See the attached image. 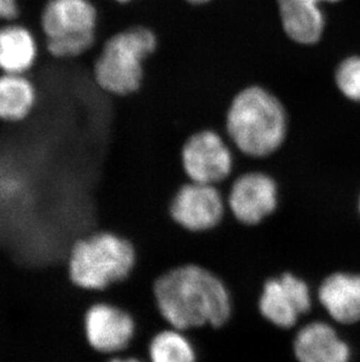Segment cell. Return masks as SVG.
Returning <instances> with one entry per match:
<instances>
[{
    "label": "cell",
    "mask_w": 360,
    "mask_h": 362,
    "mask_svg": "<svg viewBox=\"0 0 360 362\" xmlns=\"http://www.w3.org/2000/svg\"><path fill=\"white\" fill-rule=\"evenodd\" d=\"M37 58V44L31 32L19 25L0 28V69L7 74H23Z\"/></svg>",
    "instance_id": "5bb4252c"
},
{
    "label": "cell",
    "mask_w": 360,
    "mask_h": 362,
    "mask_svg": "<svg viewBox=\"0 0 360 362\" xmlns=\"http://www.w3.org/2000/svg\"><path fill=\"white\" fill-rule=\"evenodd\" d=\"M119 3H126V1H129V0H117Z\"/></svg>",
    "instance_id": "44dd1931"
},
{
    "label": "cell",
    "mask_w": 360,
    "mask_h": 362,
    "mask_svg": "<svg viewBox=\"0 0 360 362\" xmlns=\"http://www.w3.org/2000/svg\"><path fill=\"white\" fill-rule=\"evenodd\" d=\"M226 127L235 147L254 158H267L279 151L288 130L282 103L258 86L236 94L228 108Z\"/></svg>",
    "instance_id": "7a4b0ae2"
},
{
    "label": "cell",
    "mask_w": 360,
    "mask_h": 362,
    "mask_svg": "<svg viewBox=\"0 0 360 362\" xmlns=\"http://www.w3.org/2000/svg\"><path fill=\"white\" fill-rule=\"evenodd\" d=\"M17 14V0H0V21H11Z\"/></svg>",
    "instance_id": "ac0fdd59"
},
{
    "label": "cell",
    "mask_w": 360,
    "mask_h": 362,
    "mask_svg": "<svg viewBox=\"0 0 360 362\" xmlns=\"http://www.w3.org/2000/svg\"><path fill=\"white\" fill-rule=\"evenodd\" d=\"M35 90L23 74L0 76V119L16 122L28 117L35 106Z\"/></svg>",
    "instance_id": "9a60e30c"
},
{
    "label": "cell",
    "mask_w": 360,
    "mask_h": 362,
    "mask_svg": "<svg viewBox=\"0 0 360 362\" xmlns=\"http://www.w3.org/2000/svg\"><path fill=\"white\" fill-rule=\"evenodd\" d=\"M149 362H198L197 351L186 332L178 328H164L148 342Z\"/></svg>",
    "instance_id": "2e32d148"
},
{
    "label": "cell",
    "mask_w": 360,
    "mask_h": 362,
    "mask_svg": "<svg viewBox=\"0 0 360 362\" xmlns=\"http://www.w3.org/2000/svg\"><path fill=\"white\" fill-rule=\"evenodd\" d=\"M157 47L149 28H135L107 41L95 64V79L101 88L115 95L136 92L143 81V62Z\"/></svg>",
    "instance_id": "277c9868"
},
{
    "label": "cell",
    "mask_w": 360,
    "mask_h": 362,
    "mask_svg": "<svg viewBox=\"0 0 360 362\" xmlns=\"http://www.w3.org/2000/svg\"><path fill=\"white\" fill-rule=\"evenodd\" d=\"M317 299L338 324L360 322V274L335 272L320 283Z\"/></svg>",
    "instance_id": "7c38bea8"
},
{
    "label": "cell",
    "mask_w": 360,
    "mask_h": 362,
    "mask_svg": "<svg viewBox=\"0 0 360 362\" xmlns=\"http://www.w3.org/2000/svg\"><path fill=\"white\" fill-rule=\"evenodd\" d=\"M337 1L340 0H276L287 37L299 45L318 42L325 28L320 4Z\"/></svg>",
    "instance_id": "4fadbf2b"
},
{
    "label": "cell",
    "mask_w": 360,
    "mask_h": 362,
    "mask_svg": "<svg viewBox=\"0 0 360 362\" xmlns=\"http://www.w3.org/2000/svg\"><path fill=\"white\" fill-rule=\"evenodd\" d=\"M188 3L194 4V5H201V4H206L210 1V0H187Z\"/></svg>",
    "instance_id": "ffe728a7"
},
{
    "label": "cell",
    "mask_w": 360,
    "mask_h": 362,
    "mask_svg": "<svg viewBox=\"0 0 360 362\" xmlns=\"http://www.w3.org/2000/svg\"><path fill=\"white\" fill-rule=\"evenodd\" d=\"M233 165L231 149L213 130L193 134L181 148V167L190 181L217 185L232 174Z\"/></svg>",
    "instance_id": "9c48e42d"
},
{
    "label": "cell",
    "mask_w": 360,
    "mask_h": 362,
    "mask_svg": "<svg viewBox=\"0 0 360 362\" xmlns=\"http://www.w3.org/2000/svg\"><path fill=\"white\" fill-rule=\"evenodd\" d=\"M85 333L94 351L106 356H119L133 345L138 337V322L129 310L99 301L85 313Z\"/></svg>",
    "instance_id": "52a82bcc"
},
{
    "label": "cell",
    "mask_w": 360,
    "mask_h": 362,
    "mask_svg": "<svg viewBox=\"0 0 360 362\" xmlns=\"http://www.w3.org/2000/svg\"><path fill=\"white\" fill-rule=\"evenodd\" d=\"M279 185L270 175L251 171L239 176L228 192L227 209L242 226H255L279 206Z\"/></svg>",
    "instance_id": "30bf717a"
},
{
    "label": "cell",
    "mask_w": 360,
    "mask_h": 362,
    "mask_svg": "<svg viewBox=\"0 0 360 362\" xmlns=\"http://www.w3.org/2000/svg\"><path fill=\"white\" fill-rule=\"evenodd\" d=\"M296 362H350L351 349L333 326L311 322L296 332L292 341Z\"/></svg>",
    "instance_id": "8fae6325"
},
{
    "label": "cell",
    "mask_w": 360,
    "mask_h": 362,
    "mask_svg": "<svg viewBox=\"0 0 360 362\" xmlns=\"http://www.w3.org/2000/svg\"><path fill=\"white\" fill-rule=\"evenodd\" d=\"M226 210L227 201L217 185L192 181L178 189L169 206L172 221L194 233H208L220 226Z\"/></svg>",
    "instance_id": "ba28073f"
},
{
    "label": "cell",
    "mask_w": 360,
    "mask_h": 362,
    "mask_svg": "<svg viewBox=\"0 0 360 362\" xmlns=\"http://www.w3.org/2000/svg\"><path fill=\"white\" fill-rule=\"evenodd\" d=\"M359 214H360V197H359Z\"/></svg>",
    "instance_id": "7402d4cb"
},
{
    "label": "cell",
    "mask_w": 360,
    "mask_h": 362,
    "mask_svg": "<svg viewBox=\"0 0 360 362\" xmlns=\"http://www.w3.org/2000/svg\"><path fill=\"white\" fill-rule=\"evenodd\" d=\"M311 308L313 294L309 285L292 272L267 279L258 296V308L262 318L284 331L296 327Z\"/></svg>",
    "instance_id": "8992f818"
},
{
    "label": "cell",
    "mask_w": 360,
    "mask_h": 362,
    "mask_svg": "<svg viewBox=\"0 0 360 362\" xmlns=\"http://www.w3.org/2000/svg\"><path fill=\"white\" fill-rule=\"evenodd\" d=\"M138 262L140 255L133 240L112 231H96L73 245L69 276L76 286L101 292L129 279Z\"/></svg>",
    "instance_id": "3957f363"
},
{
    "label": "cell",
    "mask_w": 360,
    "mask_h": 362,
    "mask_svg": "<svg viewBox=\"0 0 360 362\" xmlns=\"http://www.w3.org/2000/svg\"><path fill=\"white\" fill-rule=\"evenodd\" d=\"M155 304L170 327L184 332L219 328L232 317L231 292L217 274L184 264L160 274L152 285Z\"/></svg>",
    "instance_id": "6da1fadb"
},
{
    "label": "cell",
    "mask_w": 360,
    "mask_h": 362,
    "mask_svg": "<svg viewBox=\"0 0 360 362\" xmlns=\"http://www.w3.org/2000/svg\"><path fill=\"white\" fill-rule=\"evenodd\" d=\"M336 85L345 98L360 103V57H349L340 62Z\"/></svg>",
    "instance_id": "e0dca14e"
},
{
    "label": "cell",
    "mask_w": 360,
    "mask_h": 362,
    "mask_svg": "<svg viewBox=\"0 0 360 362\" xmlns=\"http://www.w3.org/2000/svg\"><path fill=\"white\" fill-rule=\"evenodd\" d=\"M96 21L88 0H49L41 18L48 51L56 58L83 54L95 41Z\"/></svg>",
    "instance_id": "5b68a950"
},
{
    "label": "cell",
    "mask_w": 360,
    "mask_h": 362,
    "mask_svg": "<svg viewBox=\"0 0 360 362\" xmlns=\"http://www.w3.org/2000/svg\"><path fill=\"white\" fill-rule=\"evenodd\" d=\"M104 362H143V360L130 353H122L119 356H109Z\"/></svg>",
    "instance_id": "d6986e66"
}]
</instances>
